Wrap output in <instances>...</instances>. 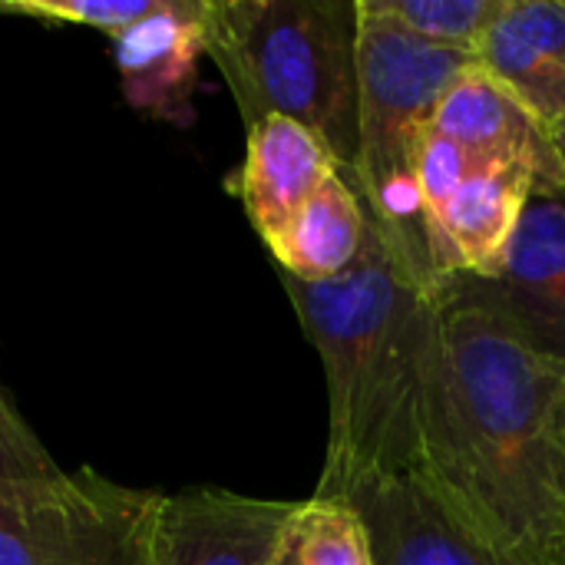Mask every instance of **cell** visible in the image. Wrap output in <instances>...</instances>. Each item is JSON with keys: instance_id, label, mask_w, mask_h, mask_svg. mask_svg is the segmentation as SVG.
<instances>
[{"instance_id": "cell-1", "label": "cell", "mask_w": 565, "mask_h": 565, "mask_svg": "<svg viewBox=\"0 0 565 565\" xmlns=\"http://www.w3.org/2000/svg\"><path fill=\"white\" fill-rule=\"evenodd\" d=\"M417 483L490 556L565 565V367L540 354L487 281H437Z\"/></svg>"}, {"instance_id": "cell-2", "label": "cell", "mask_w": 565, "mask_h": 565, "mask_svg": "<svg viewBox=\"0 0 565 565\" xmlns=\"http://www.w3.org/2000/svg\"><path fill=\"white\" fill-rule=\"evenodd\" d=\"M328 381V454L315 497L420 477L424 394L437 344V298L367 225L361 258L331 281L278 271Z\"/></svg>"}, {"instance_id": "cell-3", "label": "cell", "mask_w": 565, "mask_h": 565, "mask_svg": "<svg viewBox=\"0 0 565 565\" xmlns=\"http://www.w3.org/2000/svg\"><path fill=\"white\" fill-rule=\"evenodd\" d=\"M358 0H209L205 53L225 76L245 129L285 116L311 129L354 182Z\"/></svg>"}, {"instance_id": "cell-4", "label": "cell", "mask_w": 565, "mask_h": 565, "mask_svg": "<svg viewBox=\"0 0 565 565\" xmlns=\"http://www.w3.org/2000/svg\"><path fill=\"white\" fill-rule=\"evenodd\" d=\"M361 7V0H358ZM477 56L424 43L361 10L354 189L394 255L437 288L417 202V162L450 83Z\"/></svg>"}, {"instance_id": "cell-5", "label": "cell", "mask_w": 565, "mask_h": 565, "mask_svg": "<svg viewBox=\"0 0 565 565\" xmlns=\"http://www.w3.org/2000/svg\"><path fill=\"white\" fill-rule=\"evenodd\" d=\"M162 497L93 470L0 480V565H149Z\"/></svg>"}, {"instance_id": "cell-6", "label": "cell", "mask_w": 565, "mask_h": 565, "mask_svg": "<svg viewBox=\"0 0 565 565\" xmlns=\"http://www.w3.org/2000/svg\"><path fill=\"white\" fill-rule=\"evenodd\" d=\"M536 179L520 162H470L467 175L427 228L434 281L470 275L497 281L507 268Z\"/></svg>"}, {"instance_id": "cell-7", "label": "cell", "mask_w": 565, "mask_h": 565, "mask_svg": "<svg viewBox=\"0 0 565 565\" xmlns=\"http://www.w3.org/2000/svg\"><path fill=\"white\" fill-rule=\"evenodd\" d=\"M434 132L477 162H520L533 172L536 195L565 199V162L556 132L480 60H473L444 93Z\"/></svg>"}, {"instance_id": "cell-8", "label": "cell", "mask_w": 565, "mask_h": 565, "mask_svg": "<svg viewBox=\"0 0 565 565\" xmlns=\"http://www.w3.org/2000/svg\"><path fill=\"white\" fill-rule=\"evenodd\" d=\"M291 503L215 487L162 497L149 565H271Z\"/></svg>"}, {"instance_id": "cell-9", "label": "cell", "mask_w": 565, "mask_h": 565, "mask_svg": "<svg viewBox=\"0 0 565 565\" xmlns=\"http://www.w3.org/2000/svg\"><path fill=\"white\" fill-rule=\"evenodd\" d=\"M487 288L516 331L565 367V199H530L507 268Z\"/></svg>"}, {"instance_id": "cell-10", "label": "cell", "mask_w": 565, "mask_h": 565, "mask_svg": "<svg viewBox=\"0 0 565 565\" xmlns=\"http://www.w3.org/2000/svg\"><path fill=\"white\" fill-rule=\"evenodd\" d=\"M334 172V156L301 122L285 116H265L248 129L245 162L235 192L268 252L281 242V235L308 205V199Z\"/></svg>"}, {"instance_id": "cell-11", "label": "cell", "mask_w": 565, "mask_h": 565, "mask_svg": "<svg viewBox=\"0 0 565 565\" xmlns=\"http://www.w3.org/2000/svg\"><path fill=\"white\" fill-rule=\"evenodd\" d=\"M205 10L209 0H162L152 17L113 36L129 106L169 122L189 119V96L205 53Z\"/></svg>"}, {"instance_id": "cell-12", "label": "cell", "mask_w": 565, "mask_h": 565, "mask_svg": "<svg viewBox=\"0 0 565 565\" xmlns=\"http://www.w3.org/2000/svg\"><path fill=\"white\" fill-rule=\"evenodd\" d=\"M477 60L553 132L565 122V0H503Z\"/></svg>"}, {"instance_id": "cell-13", "label": "cell", "mask_w": 565, "mask_h": 565, "mask_svg": "<svg viewBox=\"0 0 565 565\" xmlns=\"http://www.w3.org/2000/svg\"><path fill=\"white\" fill-rule=\"evenodd\" d=\"M348 503L367 523L377 565H507L477 546L411 477L371 483Z\"/></svg>"}, {"instance_id": "cell-14", "label": "cell", "mask_w": 565, "mask_h": 565, "mask_svg": "<svg viewBox=\"0 0 565 565\" xmlns=\"http://www.w3.org/2000/svg\"><path fill=\"white\" fill-rule=\"evenodd\" d=\"M367 225L371 218L358 189L334 172L271 248L275 268L298 281H331L361 258Z\"/></svg>"}, {"instance_id": "cell-15", "label": "cell", "mask_w": 565, "mask_h": 565, "mask_svg": "<svg viewBox=\"0 0 565 565\" xmlns=\"http://www.w3.org/2000/svg\"><path fill=\"white\" fill-rule=\"evenodd\" d=\"M271 565H377L364 516L341 500L291 503Z\"/></svg>"}, {"instance_id": "cell-16", "label": "cell", "mask_w": 565, "mask_h": 565, "mask_svg": "<svg viewBox=\"0 0 565 565\" xmlns=\"http://www.w3.org/2000/svg\"><path fill=\"white\" fill-rule=\"evenodd\" d=\"M503 0H361V10L447 50L477 56Z\"/></svg>"}, {"instance_id": "cell-17", "label": "cell", "mask_w": 565, "mask_h": 565, "mask_svg": "<svg viewBox=\"0 0 565 565\" xmlns=\"http://www.w3.org/2000/svg\"><path fill=\"white\" fill-rule=\"evenodd\" d=\"M162 7V0H3L0 13H20L33 20H53V23H76L93 26L113 36L132 30L146 17H152Z\"/></svg>"}, {"instance_id": "cell-18", "label": "cell", "mask_w": 565, "mask_h": 565, "mask_svg": "<svg viewBox=\"0 0 565 565\" xmlns=\"http://www.w3.org/2000/svg\"><path fill=\"white\" fill-rule=\"evenodd\" d=\"M50 450L36 440L30 424L20 417V411L10 404V397L0 387V480L13 477H46L56 473Z\"/></svg>"}, {"instance_id": "cell-19", "label": "cell", "mask_w": 565, "mask_h": 565, "mask_svg": "<svg viewBox=\"0 0 565 565\" xmlns=\"http://www.w3.org/2000/svg\"><path fill=\"white\" fill-rule=\"evenodd\" d=\"M556 142H559V152H563V162H565V122L556 129Z\"/></svg>"}, {"instance_id": "cell-20", "label": "cell", "mask_w": 565, "mask_h": 565, "mask_svg": "<svg viewBox=\"0 0 565 565\" xmlns=\"http://www.w3.org/2000/svg\"><path fill=\"white\" fill-rule=\"evenodd\" d=\"M559 430H563V440H565V394H563V404H559Z\"/></svg>"}]
</instances>
